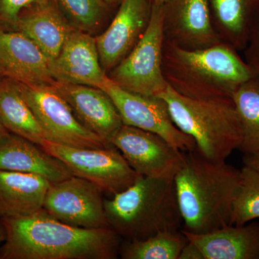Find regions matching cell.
<instances>
[{
	"instance_id": "cell-20",
	"label": "cell",
	"mask_w": 259,
	"mask_h": 259,
	"mask_svg": "<svg viewBox=\"0 0 259 259\" xmlns=\"http://www.w3.org/2000/svg\"><path fill=\"white\" fill-rule=\"evenodd\" d=\"M50 185L39 175L0 171V218L26 217L40 212Z\"/></svg>"
},
{
	"instance_id": "cell-19",
	"label": "cell",
	"mask_w": 259,
	"mask_h": 259,
	"mask_svg": "<svg viewBox=\"0 0 259 259\" xmlns=\"http://www.w3.org/2000/svg\"><path fill=\"white\" fill-rule=\"evenodd\" d=\"M182 231L204 259H259L258 223L227 225L203 234Z\"/></svg>"
},
{
	"instance_id": "cell-4",
	"label": "cell",
	"mask_w": 259,
	"mask_h": 259,
	"mask_svg": "<svg viewBox=\"0 0 259 259\" xmlns=\"http://www.w3.org/2000/svg\"><path fill=\"white\" fill-rule=\"evenodd\" d=\"M104 204L109 226L126 241L177 231L183 225L174 179L139 176Z\"/></svg>"
},
{
	"instance_id": "cell-15",
	"label": "cell",
	"mask_w": 259,
	"mask_h": 259,
	"mask_svg": "<svg viewBox=\"0 0 259 259\" xmlns=\"http://www.w3.org/2000/svg\"><path fill=\"white\" fill-rule=\"evenodd\" d=\"M80 123L108 146L112 136L123 125L111 98L102 89L87 85L55 82Z\"/></svg>"
},
{
	"instance_id": "cell-32",
	"label": "cell",
	"mask_w": 259,
	"mask_h": 259,
	"mask_svg": "<svg viewBox=\"0 0 259 259\" xmlns=\"http://www.w3.org/2000/svg\"><path fill=\"white\" fill-rule=\"evenodd\" d=\"M103 1L105 2L112 10L116 11V10L120 6L122 0H103Z\"/></svg>"
},
{
	"instance_id": "cell-35",
	"label": "cell",
	"mask_w": 259,
	"mask_h": 259,
	"mask_svg": "<svg viewBox=\"0 0 259 259\" xmlns=\"http://www.w3.org/2000/svg\"><path fill=\"white\" fill-rule=\"evenodd\" d=\"M150 1L152 3V4L162 5L163 4V1H164V0H150Z\"/></svg>"
},
{
	"instance_id": "cell-21",
	"label": "cell",
	"mask_w": 259,
	"mask_h": 259,
	"mask_svg": "<svg viewBox=\"0 0 259 259\" xmlns=\"http://www.w3.org/2000/svg\"><path fill=\"white\" fill-rule=\"evenodd\" d=\"M213 27L221 42L238 51L246 47L259 0H209Z\"/></svg>"
},
{
	"instance_id": "cell-17",
	"label": "cell",
	"mask_w": 259,
	"mask_h": 259,
	"mask_svg": "<svg viewBox=\"0 0 259 259\" xmlns=\"http://www.w3.org/2000/svg\"><path fill=\"white\" fill-rule=\"evenodd\" d=\"M74 28L56 0H37L22 10L16 31L31 39L53 61Z\"/></svg>"
},
{
	"instance_id": "cell-5",
	"label": "cell",
	"mask_w": 259,
	"mask_h": 259,
	"mask_svg": "<svg viewBox=\"0 0 259 259\" xmlns=\"http://www.w3.org/2000/svg\"><path fill=\"white\" fill-rule=\"evenodd\" d=\"M158 97L166 102L175 125L194 139L204 157L226 161L239 148L242 130L233 98H190L169 86Z\"/></svg>"
},
{
	"instance_id": "cell-27",
	"label": "cell",
	"mask_w": 259,
	"mask_h": 259,
	"mask_svg": "<svg viewBox=\"0 0 259 259\" xmlns=\"http://www.w3.org/2000/svg\"><path fill=\"white\" fill-rule=\"evenodd\" d=\"M37 0H0V30L16 31L22 10Z\"/></svg>"
},
{
	"instance_id": "cell-16",
	"label": "cell",
	"mask_w": 259,
	"mask_h": 259,
	"mask_svg": "<svg viewBox=\"0 0 259 259\" xmlns=\"http://www.w3.org/2000/svg\"><path fill=\"white\" fill-rule=\"evenodd\" d=\"M50 59L22 32L0 30V68L24 84H54Z\"/></svg>"
},
{
	"instance_id": "cell-1",
	"label": "cell",
	"mask_w": 259,
	"mask_h": 259,
	"mask_svg": "<svg viewBox=\"0 0 259 259\" xmlns=\"http://www.w3.org/2000/svg\"><path fill=\"white\" fill-rule=\"evenodd\" d=\"M0 219L7 231L0 259H115L119 255L121 237L110 228L69 226L44 209L26 217Z\"/></svg>"
},
{
	"instance_id": "cell-29",
	"label": "cell",
	"mask_w": 259,
	"mask_h": 259,
	"mask_svg": "<svg viewBox=\"0 0 259 259\" xmlns=\"http://www.w3.org/2000/svg\"><path fill=\"white\" fill-rule=\"evenodd\" d=\"M178 259H204V257L198 247L189 241L181 252Z\"/></svg>"
},
{
	"instance_id": "cell-30",
	"label": "cell",
	"mask_w": 259,
	"mask_h": 259,
	"mask_svg": "<svg viewBox=\"0 0 259 259\" xmlns=\"http://www.w3.org/2000/svg\"><path fill=\"white\" fill-rule=\"evenodd\" d=\"M243 161L245 166H249L259 173V151L245 154Z\"/></svg>"
},
{
	"instance_id": "cell-24",
	"label": "cell",
	"mask_w": 259,
	"mask_h": 259,
	"mask_svg": "<svg viewBox=\"0 0 259 259\" xmlns=\"http://www.w3.org/2000/svg\"><path fill=\"white\" fill-rule=\"evenodd\" d=\"M189 240L182 230L160 232L141 241H126L119 255L123 259H178Z\"/></svg>"
},
{
	"instance_id": "cell-11",
	"label": "cell",
	"mask_w": 259,
	"mask_h": 259,
	"mask_svg": "<svg viewBox=\"0 0 259 259\" xmlns=\"http://www.w3.org/2000/svg\"><path fill=\"white\" fill-rule=\"evenodd\" d=\"M110 144L140 176L174 179L185 159L184 151L161 136L124 124Z\"/></svg>"
},
{
	"instance_id": "cell-13",
	"label": "cell",
	"mask_w": 259,
	"mask_h": 259,
	"mask_svg": "<svg viewBox=\"0 0 259 259\" xmlns=\"http://www.w3.org/2000/svg\"><path fill=\"white\" fill-rule=\"evenodd\" d=\"M164 40L187 50H199L222 44L211 18L209 0H164Z\"/></svg>"
},
{
	"instance_id": "cell-25",
	"label": "cell",
	"mask_w": 259,
	"mask_h": 259,
	"mask_svg": "<svg viewBox=\"0 0 259 259\" xmlns=\"http://www.w3.org/2000/svg\"><path fill=\"white\" fill-rule=\"evenodd\" d=\"M75 28L93 36L108 26L115 10L103 0H56Z\"/></svg>"
},
{
	"instance_id": "cell-23",
	"label": "cell",
	"mask_w": 259,
	"mask_h": 259,
	"mask_svg": "<svg viewBox=\"0 0 259 259\" xmlns=\"http://www.w3.org/2000/svg\"><path fill=\"white\" fill-rule=\"evenodd\" d=\"M242 130L238 149L244 153L259 151V76L255 75L242 83L233 97Z\"/></svg>"
},
{
	"instance_id": "cell-18",
	"label": "cell",
	"mask_w": 259,
	"mask_h": 259,
	"mask_svg": "<svg viewBox=\"0 0 259 259\" xmlns=\"http://www.w3.org/2000/svg\"><path fill=\"white\" fill-rule=\"evenodd\" d=\"M0 171L33 174L51 183L74 176L63 162L39 145L11 133L0 139Z\"/></svg>"
},
{
	"instance_id": "cell-22",
	"label": "cell",
	"mask_w": 259,
	"mask_h": 259,
	"mask_svg": "<svg viewBox=\"0 0 259 259\" xmlns=\"http://www.w3.org/2000/svg\"><path fill=\"white\" fill-rule=\"evenodd\" d=\"M0 121L11 134L39 146L45 141H51L22 96L18 82L8 77L0 84Z\"/></svg>"
},
{
	"instance_id": "cell-28",
	"label": "cell",
	"mask_w": 259,
	"mask_h": 259,
	"mask_svg": "<svg viewBox=\"0 0 259 259\" xmlns=\"http://www.w3.org/2000/svg\"><path fill=\"white\" fill-rule=\"evenodd\" d=\"M243 54L244 60L255 75L259 76V10L250 27Z\"/></svg>"
},
{
	"instance_id": "cell-7",
	"label": "cell",
	"mask_w": 259,
	"mask_h": 259,
	"mask_svg": "<svg viewBox=\"0 0 259 259\" xmlns=\"http://www.w3.org/2000/svg\"><path fill=\"white\" fill-rule=\"evenodd\" d=\"M40 146L63 162L74 176L90 181L102 192L112 195L127 190L140 176L115 146L79 148L49 140Z\"/></svg>"
},
{
	"instance_id": "cell-6",
	"label": "cell",
	"mask_w": 259,
	"mask_h": 259,
	"mask_svg": "<svg viewBox=\"0 0 259 259\" xmlns=\"http://www.w3.org/2000/svg\"><path fill=\"white\" fill-rule=\"evenodd\" d=\"M163 41L162 5L153 4L146 33L131 54L107 74V77L127 91L158 97L168 86L162 70Z\"/></svg>"
},
{
	"instance_id": "cell-14",
	"label": "cell",
	"mask_w": 259,
	"mask_h": 259,
	"mask_svg": "<svg viewBox=\"0 0 259 259\" xmlns=\"http://www.w3.org/2000/svg\"><path fill=\"white\" fill-rule=\"evenodd\" d=\"M51 72L56 82L101 88L107 76L100 63L95 36L74 28L59 55L51 61Z\"/></svg>"
},
{
	"instance_id": "cell-9",
	"label": "cell",
	"mask_w": 259,
	"mask_h": 259,
	"mask_svg": "<svg viewBox=\"0 0 259 259\" xmlns=\"http://www.w3.org/2000/svg\"><path fill=\"white\" fill-rule=\"evenodd\" d=\"M100 89L111 98L124 125L158 135L184 152L196 149L195 141L175 125L166 102L161 97L131 93L108 77Z\"/></svg>"
},
{
	"instance_id": "cell-8",
	"label": "cell",
	"mask_w": 259,
	"mask_h": 259,
	"mask_svg": "<svg viewBox=\"0 0 259 259\" xmlns=\"http://www.w3.org/2000/svg\"><path fill=\"white\" fill-rule=\"evenodd\" d=\"M18 83L22 96L51 141L79 148L112 147L80 123L54 83Z\"/></svg>"
},
{
	"instance_id": "cell-10",
	"label": "cell",
	"mask_w": 259,
	"mask_h": 259,
	"mask_svg": "<svg viewBox=\"0 0 259 259\" xmlns=\"http://www.w3.org/2000/svg\"><path fill=\"white\" fill-rule=\"evenodd\" d=\"M102 193L93 182L72 176L51 183L44 210L69 226L90 229L110 228Z\"/></svg>"
},
{
	"instance_id": "cell-12",
	"label": "cell",
	"mask_w": 259,
	"mask_h": 259,
	"mask_svg": "<svg viewBox=\"0 0 259 259\" xmlns=\"http://www.w3.org/2000/svg\"><path fill=\"white\" fill-rule=\"evenodd\" d=\"M152 7L150 0H122L108 26L95 36L100 63L107 74L144 36L151 21Z\"/></svg>"
},
{
	"instance_id": "cell-2",
	"label": "cell",
	"mask_w": 259,
	"mask_h": 259,
	"mask_svg": "<svg viewBox=\"0 0 259 259\" xmlns=\"http://www.w3.org/2000/svg\"><path fill=\"white\" fill-rule=\"evenodd\" d=\"M240 170L212 161L197 149L185 152L174 177L184 231L203 234L230 225Z\"/></svg>"
},
{
	"instance_id": "cell-34",
	"label": "cell",
	"mask_w": 259,
	"mask_h": 259,
	"mask_svg": "<svg viewBox=\"0 0 259 259\" xmlns=\"http://www.w3.org/2000/svg\"><path fill=\"white\" fill-rule=\"evenodd\" d=\"M5 78H6V76H5L4 73H3L1 68H0V84H1V83L3 82V80H4Z\"/></svg>"
},
{
	"instance_id": "cell-31",
	"label": "cell",
	"mask_w": 259,
	"mask_h": 259,
	"mask_svg": "<svg viewBox=\"0 0 259 259\" xmlns=\"http://www.w3.org/2000/svg\"><path fill=\"white\" fill-rule=\"evenodd\" d=\"M7 238L6 228L4 225V223L0 219V245L4 243Z\"/></svg>"
},
{
	"instance_id": "cell-26",
	"label": "cell",
	"mask_w": 259,
	"mask_h": 259,
	"mask_svg": "<svg viewBox=\"0 0 259 259\" xmlns=\"http://www.w3.org/2000/svg\"><path fill=\"white\" fill-rule=\"evenodd\" d=\"M259 218V173L249 166L240 170L230 225H244Z\"/></svg>"
},
{
	"instance_id": "cell-3",
	"label": "cell",
	"mask_w": 259,
	"mask_h": 259,
	"mask_svg": "<svg viewBox=\"0 0 259 259\" xmlns=\"http://www.w3.org/2000/svg\"><path fill=\"white\" fill-rule=\"evenodd\" d=\"M236 50L222 44L187 50L164 40L162 70L168 86L193 99L233 97L242 83L255 76Z\"/></svg>"
},
{
	"instance_id": "cell-33",
	"label": "cell",
	"mask_w": 259,
	"mask_h": 259,
	"mask_svg": "<svg viewBox=\"0 0 259 259\" xmlns=\"http://www.w3.org/2000/svg\"><path fill=\"white\" fill-rule=\"evenodd\" d=\"M8 133H10L9 131L5 128V126L3 125L1 121H0V139L5 136V135L8 134Z\"/></svg>"
}]
</instances>
